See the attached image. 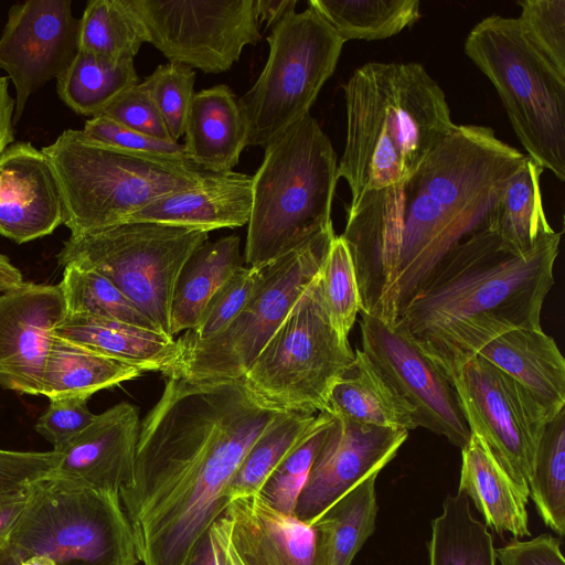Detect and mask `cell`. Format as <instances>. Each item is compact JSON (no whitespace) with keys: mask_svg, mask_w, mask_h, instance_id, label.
<instances>
[{"mask_svg":"<svg viewBox=\"0 0 565 565\" xmlns=\"http://www.w3.org/2000/svg\"><path fill=\"white\" fill-rule=\"evenodd\" d=\"M526 156L480 125H457L405 182L349 205L340 235L352 257L361 311L390 324L439 262L494 230L505 186Z\"/></svg>","mask_w":565,"mask_h":565,"instance_id":"cell-1","label":"cell"},{"mask_svg":"<svg viewBox=\"0 0 565 565\" xmlns=\"http://www.w3.org/2000/svg\"><path fill=\"white\" fill-rule=\"evenodd\" d=\"M280 412L241 379L167 377L140 422L131 476L119 497L141 565H184L228 505L243 459Z\"/></svg>","mask_w":565,"mask_h":565,"instance_id":"cell-2","label":"cell"},{"mask_svg":"<svg viewBox=\"0 0 565 565\" xmlns=\"http://www.w3.org/2000/svg\"><path fill=\"white\" fill-rule=\"evenodd\" d=\"M559 242L555 232L530 253L518 254L494 230L476 233L439 262L396 323L451 382L499 334L542 329Z\"/></svg>","mask_w":565,"mask_h":565,"instance_id":"cell-3","label":"cell"},{"mask_svg":"<svg viewBox=\"0 0 565 565\" xmlns=\"http://www.w3.org/2000/svg\"><path fill=\"white\" fill-rule=\"evenodd\" d=\"M347 135L338 178L349 205L408 180L452 130L439 84L419 63L369 62L343 86Z\"/></svg>","mask_w":565,"mask_h":565,"instance_id":"cell-4","label":"cell"},{"mask_svg":"<svg viewBox=\"0 0 565 565\" xmlns=\"http://www.w3.org/2000/svg\"><path fill=\"white\" fill-rule=\"evenodd\" d=\"M63 201V224L72 235L126 223L151 202L223 173L186 159L125 150L66 129L41 149Z\"/></svg>","mask_w":565,"mask_h":565,"instance_id":"cell-5","label":"cell"},{"mask_svg":"<svg viewBox=\"0 0 565 565\" xmlns=\"http://www.w3.org/2000/svg\"><path fill=\"white\" fill-rule=\"evenodd\" d=\"M338 179L337 153L310 114L267 145L252 177L245 263L259 268L332 227Z\"/></svg>","mask_w":565,"mask_h":565,"instance_id":"cell-6","label":"cell"},{"mask_svg":"<svg viewBox=\"0 0 565 565\" xmlns=\"http://www.w3.org/2000/svg\"><path fill=\"white\" fill-rule=\"evenodd\" d=\"M463 47L497 89L527 157L564 181L565 77L534 47L516 18H483Z\"/></svg>","mask_w":565,"mask_h":565,"instance_id":"cell-7","label":"cell"},{"mask_svg":"<svg viewBox=\"0 0 565 565\" xmlns=\"http://www.w3.org/2000/svg\"><path fill=\"white\" fill-rule=\"evenodd\" d=\"M335 234L333 226L259 267L256 287L233 321L199 340L184 332L179 354L163 373L190 382L241 379L319 275Z\"/></svg>","mask_w":565,"mask_h":565,"instance_id":"cell-8","label":"cell"},{"mask_svg":"<svg viewBox=\"0 0 565 565\" xmlns=\"http://www.w3.org/2000/svg\"><path fill=\"white\" fill-rule=\"evenodd\" d=\"M7 542L22 561L44 555L56 565L140 564L119 492L53 476L31 486Z\"/></svg>","mask_w":565,"mask_h":565,"instance_id":"cell-9","label":"cell"},{"mask_svg":"<svg viewBox=\"0 0 565 565\" xmlns=\"http://www.w3.org/2000/svg\"><path fill=\"white\" fill-rule=\"evenodd\" d=\"M209 232L157 222H126L70 235L56 254L61 267L107 277L154 324L171 337V305L179 276Z\"/></svg>","mask_w":565,"mask_h":565,"instance_id":"cell-10","label":"cell"},{"mask_svg":"<svg viewBox=\"0 0 565 565\" xmlns=\"http://www.w3.org/2000/svg\"><path fill=\"white\" fill-rule=\"evenodd\" d=\"M353 356L326 313L318 275L241 380L267 408L318 414Z\"/></svg>","mask_w":565,"mask_h":565,"instance_id":"cell-11","label":"cell"},{"mask_svg":"<svg viewBox=\"0 0 565 565\" xmlns=\"http://www.w3.org/2000/svg\"><path fill=\"white\" fill-rule=\"evenodd\" d=\"M255 84L237 99L247 146L266 147L300 120L334 73L344 42L310 7L273 26Z\"/></svg>","mask_w":565,"mask_h":565,"instance_id":"cell-12","label":"cell"},{"mask_svg":"<svg viewBox=\"0 0 565 565\" xmlns=\"http://www.w3.org/2000/svg\"><path fill=\"white\" fill-rule=\"evenodd\" d=\"M451 384L470 434L484 443L529 499L534 452L551 419L544 407L521 384L478 354L461 365Z\"/></svg>","mask_w":565,"mask_h":565,"instance_id":"cell-13","label":"cell"},{"mask_svg":"<svg viewBox=\"0 0 565 565\" xmlns=\"http://www.w3.org/2000/svg\"><path fill=\"white\" fill-rule=\"evenodd\" d=\"M169 63L223 73L260 39L255 0H129Z\"/></svg>","mask_w":565,"mask_h":565,"instance_id":"cell-14","label":"cell"},{"mask_svg":"<svg viewBox=\"0 0 565 565\" xmlns=\"http://www.w3.org/2000/svg\"><path fill=\"white\" fill-rule=\"evenodd\" d=\"M361 315V350L409 407L416 427L444 436L462 449L471 434L448 377L398 323Z\"/></svg>","mask_w":565,"mask_h":565,"instance_id":"cell-15","label":"cell"},{"mask_svg":"<svg viewBox=\"0 0 565 565\" xmlns=\"http://www.w3.org/2000/svg\"><path fill=\"white\" fill-rule=\"evenodd\" d=\"M78 28L70 0H26L10 7L0 35V68L15 92L13 124L29 98L66 71L78 52Z\"/></svg>","mask_w":565,"mask_h":565,"instance_id":"cell-16","label":"cell"},{"mask_svg":"<svg viewBox=\"0 0 565 565\" xmlns=\"http://www.w3.org/2000/svg\"><path fill=\"white\" fill-rule=\"evenodd\" d=\"M408 431L333 416L311 466L294 515L311 524L335 501L396 456Z\"/></svg>","mask_w":565,"mask_h":565,"instance_id":"cell-17","label":"cell"},{"mask_svg":"<svg viewBox=\"0 0 565 565\" xmlns=\"http://www.w3.org/2000/svg\"><path fill=\"white\" fill-rule=\"evenodd\" d=\"M60 285L22 282L0 296V386L41 395L53 329L65 318Z\"/></svg>","mask_w":565,"mask_h":565,"instance_id":"cell-18","label":"cell"},{"mask_svg":"<svg viewBox=\"0 0 565 565\" xmlns=\"http://www.w3.org/2000/svg\"><path fill=\"white\" fill-rule=\"evenodd\" d=\"M61 192L42 150L13 141L0 156V235L23 244L63 224Z\"/></svg>","mask_w":565,"mask_h":565,"instance_id":"cell-19","label":"cell"},{"mask_svg":"<svg viewBox=\"0 0 565 565\" xmlns=\"http://www.w3.org/2000/svg\"><path fill=\"white\" fill-rule=\"evenodd\" d=\"M139 430L135 405L120 402L111 406L57 450L61 459L50 476L119 492L134 469Z\"/></svg>","mask_w":565,"mask_h":565,"instance_id":"cell-20","label":"cell"},{"mask_svg":"<svg viewBox=\"0 0 565 565\" xmlns=\"http://www.w3.org/2000/svg\"><path fill=\"white\" fill-rule=\"evenodd\" d=\"M223 516L243 565H317L316 530L258 494L232 500Z\"/></svg>","mask_w":565,"mask_h":565,"instance_id":"cell-21","label":"cell"},{"mask_svg":"<svg viewBox=\"0 0 565 565\" xmlns=\"http://www.w3.org/2000/svg\"><path fill=\"white\" fill-rule=\"evenodd\" d=\"M252 202V177L232 171L162 196L132 214L127 222H157L210 233L248 224Z\"/></svg>","mask_w":565,"mask_h":565,"instance_id":"cell-22","label":"cell"},{"mask_svg":"<svg viewBox=\"0 0 565 565\" xmlns=\"http://www.w3.org/2000/svg\"><path fill=\"white\" fill-rule=\"evenodd\" d=\"M527 390L550 418L565 408V360L542 329H512L477 353Z\"/></svg>","mask_w":565,"mask_h":565,"instance_id":"cell-23","label":"cell"},{"mask_svg":"<svg viewBox=\"0 0 565 565\" xmlns=\"http://www.w3.org/2000/svg\"><path fill=\"white\" fill-rule=\"evenodd\" d=\"M183 143L198 167L230 173L247 147L246 126L237 99L224 84L195 93L188 114Z\"/></svg>","mask_w":565,"mask_h":565,"instance_id":"cell-24","label":"cell"},{"mask_svg":"<svg viewBox=\"0 0 565 565\" xmlns=\"http://www.w3.org/2000/svg\"><path fill=\"white\" fill-rule=\"evenodd\" d=\"M52 335L85 345L141 372L163 374L179 354L177 340L171 337L96 316L66 313Z\"/></svg>","mask_w":565,"mask_h":565,"instance_id":"cell-25","label":"cell"},{"mask_svg":"<svg viewBox=\"0 0 565 565\" xmlns=\"http://www.w3.org/2000/svg\"><path fill=\"white\" fill-rule=\"evenodd\" d=\"M458 492L471 499L484 524L499 535L510 533L520 539L531 534L525 508L529 499L473 434L461 449Z\"/></svg>","mask_w":565,"mask_h":565,"instance_id":"cell-26","label":"cell"},{"mask_svg":"<svg viewBox=\"0 0 565 565\" xmlns=\"http://www.w3.org/2000/svg\"><path fill=\"white\" fill-rule=\"evenodd\" d=\"M326 412L359 424L407 431L417 428L409 407L361 349L334 381Z\"/></svg>","mask_w":565,"mask_h":565,"instance_id":"cell-27","label":"cell"},{"mask_svg":"<svg viewBox=\"0 0 565 565\" xmlns=\"http://www.w3.org/2000/svg\"><path fill=\"white\" fill-rule=\"evenodd\" d=\"M141 373L128 363L52 335L41 395L50 401L67 397L88 399L96 392L136 379Z\"/></svg>","mask_w":565,"mask_h":565,"instance_id":"cell-28","label":"cell"},{"mask_svg":"<svg viewBox=\"0 0 565 565\" xmlns=\"http://www.w3.org/2000/svg\"><path fill=\"white\" fill-rule=\"evenodd\" d=\"M377 476L373 473L364 479L311 523L317 537V565H351L374 533Z\"/></svg>","mask_w":565,"mask_h":565,"instance_id":"cell-29","label":"cell"},{"mask_svg":"<svg viewBox=\"0 0 565 565\" xmlns=\"http://www.w3.org/2000/svg\"><path fill=\"white\" fill-rule=\"evenodd\" d=\"M239 266V237L205 242L184 265L171 305V335L193 330L209 300Z\"/></svg>","mask_w":565,"mask_h":565,"instance_id":"cell-30","label":"cell"},{"mask_svg":"<svg viewBox=\"0 0 565 565\" xmlns=\"http://www.w3.org/2000/svg\"><path fill=\"white\" fill-rule=\"evenodd\" d=\"M428 559L429 565L497 564L492 535L463 493L447 495L443 512L431 521Z\"/></svg>","mask_w":565,"mask_h":565,"instance_id":"cell-31","label":"cell"},{"mask_svg":"<svg viewBox=\"0 0 565 565\" xmlns=\"http://www.w3.org/2000/svg\"><path fill=\"white\" fill-rule=\"evenodd\" d=\"M544 169L527 156L509 180L497 214L494 231L507 247L527 254L554 231L543 209L541 175Z\"/></svg>","mask_w":565,"mask_h":565,"instance_id":"cell-32","label":"cell"},{"mask_svg":"<svg viewBox=\"0 0 565 565\" xmlns=\"http://www.w3.org/2000/svg\"><path fill=\"white\" fill-rule=\"evenodd\" d=\"M138 84L134 61L113 62L78 51L56 79L61 100L82 116L95 117L126 89Z\"/></svg>","mask_w":565,"mask_h":565,"instance_id":"cell-33","label":"cell"},{"mask_svg":"<svg viewBox=\"0 0 565 565\" xmlns=\"http://www.w3.org/2000/svg\"><path fill=\"white\" fill-rule=\"evenodd\" d=\"M308 6L344 43L387 39L420 18L418 0H310Z\"/></svg>","mask_w":565,"mask_h":565,"instance_id":"cell-34","label":"cell"},{"mask_svg":"<svg viewBox=\"0 0 565 565\" xmlns=\"http://www.w3.org/2000/svg\"><path fill=\"white\" fill-rule=\"evenodd\" d=\"M147 33L129 0H90L78 28V51L102 58L134 61Z\"/></svg>","mask_w":565,"mask_h":565,"instance_id":"cell-35","label":"cell"},{"mask_svg":"<svg viewBox=\"0 0 565 565\" xmlns=\"http://www.w3.org/2000/svg\"><path fill=\"white\" fill-rule=\"evenodd\" d=\"M529 491L535 509L552 531L565 533V408L543 428L533 457Z\"/></svg>","mask_w":565,"mask_h":565,"instance_id":"cell-36","label":"cell"},{"mask_svg":"<svg viewBox=\"0 0 565 565\" xmlns=\"http://www.w3.org/2000/svg\"><path fill=\"white\" fill-rule=\"evenodd\" d=\"M317 414L279 413L243 459L227 490V499L256 495L263 484L299 443Z\"/></svg>","mask_w":565,"mask_h":565,"instance_id":"cell-37","label":"cell"},{"mask_svg":"<svg viewBox=\"0 0 565 565\" xmlns=\"http://www.w3.org/2000/svg\"><path fill=\"white\" fill-rule=\"evenodd\" d=\"M63 269V278L58 285L68 315L103 317L158 331L134 302L104 275L73 265Z\"/></svg>","mask_w":565,"mask_h":565,"instance_id":"cell-38","label":"cell"},{"mask_svg":"<svg viewBox=\"0 0 565 565\" xmlns=\"http://www.w3.org/2000/svg\"><path fill=\"white\" fill-rule=\"evenodd\" d=\"M333 423V415L323 411L313 424L270 473L258 495L281 513L294 515L300 492L315 458Z\"/></svg>","mask_w":565,"mask_h":565,"instance_id":"cell-39","label":"cell"},{"mask_svg":"<svg viewBox=\"0 0 565 565\" xmlns=\"http://www.w3.org/2000/svg\"><path fill=\"white\" fill-rule=\"evenodd\" d=\"M323 308L332 327L348 338L358 313L361 297L354 265L341 236L332 239L319 274Z\"/></svg>","mask_w":565,"mask_h":565,"instance_id":"cell-40","label":"cell"},{"mask_svg":"<svg viewBox=\"0 0 565 565\" xmlns=\"http://www.w3.org/2000/svg\"><path fill=\"white\" fill-rule=\"evenodd\" d=\"M195 72L185 65H159L140 84L158 109L173 141L184 135L185 122L194 96Z\"/></svg>","mask_w":565,"mask_h":565,"instance_id":"cell-41","label":"cell"},{"mask_svg":"<svg viewBox=\"0 0 565 565\" xmlns=\"http://www.w3.org/2000/svg\"><path fill=\"white\" fill-rule=\"evenodd\" d=\"M518 19L525 36L565 77V0H522Z\"/></svg>","mask_w":565,"mask_h":565,"instance_id":"cell-42","label":"cell"},{"mask_svg":"<svg viewBox=\"0 0 565 565\" xmlns=\"http://www.w3.org/2000/svg\"><path fill=\"white\" fill-rule=\"evenodd\" d=\"M260 275V268L239 266L218 287L209 300L193 330L192 338L204 340L224 330L250 298Z\"/></svg>","mask_w":565,"mask_h":565,"instance_id":"cell-43","label":"cell"},{"mask_svg":"<svg viewBox=\"0 0 565 565\" xmlns=\"http://www.w3.org/2000/svg\"><path fill=\"white\" fill-rule=\"evenodd\" d=\"M82 130L95 140L125 150L190 160L183 143L139 132L113 120L106 115L89 118Z\"/></svg>","mask_w":565,"mask_h":565,"instance_id":"cell-44","label":"cell"},{"mask_svg":"<svg viewBox=\"0 0 565 565\" xmlns=\"http://www.w3.org/2000/svg\"><path fill=\"white\" fill-rule=\"evenodd\" d=\"M87 402V398L82 397L50 401V405L38 418L34 428L53 445V450L63 448L92 423L95 414L89 411Z\"/></svg>","mask_w":565,"mask_h":565,"instance_id":"cell-45","label":"cell"},{"mask_svg":"<svg viewBox=\"0 0 565 565\" xmlns=\"http://www.w3.org/2000/svg\"><path fill=\"white\" fill-rule=\"evenodd\" d=\"M102 115L139 132L173 141L158 109L140 83L122 92Z\"/></svg>","mask_w":565,"mask_h":565,"instance_id":"cell-46","label":"cell"},{"mask_svg":"<svg viewBox=\"0 0 565 565\" xmlns=\"http://www.w3.org/2000/svg\"><path fill=\"white\" fill-rule=\"evenodd\" d=\"M495 558L500 565H565L559 540L548 533L514 539L495 548Z\"/></svg>","mask_w":565,"mask_h":565,"instance_id":"cell-47","label":"cell"},{"mask_svg":"<svg viewBox=\"0 0 565 565\" xmlns=\"http://www.w3.org/2000/svg\"><path fill=\"white\" fill-rule=\"evenodd\" d=\"M31 486L0 493V544L7 541L14 524L28 505Z\"/></svg>","mask_w":565,"mask_h":565,"instance_id":"cell-48","label":"cell"},{"mask_svg":"<svg viewBox=\"0 0 565 565\" xmlns=\"http://www.w3.org/2000/svg\"><path fill=\"white\" fill-rule=\"evenodd\" d=\"M14 98L9 93V79L0 76V156L14 141Z\"/></svg>","mask_w":565,"mask_h":565,"instance_id":"cell-49","label":"cell"},{"mask_svg":"<svg viewBox=\"0 0 565 565\" xmlns=\"http://www.w3.org/2000/svg\"><path fill=\"white\" fill-rule=\"evenodd\" d=\"M296 0H255V12L258 23L266 28L277 24L286 14L295 11Z\"/></svg>","mask_w":565,"mask_h":565,"instance_id":"cell-50","label":"cell"},{"mask_svg":"<svg viewBox=\"0 0 565 565\" xmlns=\"http://www.w3.org/2000/svg\"><path fill=\"white\" fill-rule=\"evenodd\" d=\"M184 565H221L218 548L211 527L196 544Z\"/></svg>","mask_w":565,"mask_h":565,"instance_id":"cell-51","label":"cell"},{"mask_svg":"<svg viewBox=\"0 0 565 565\" xmlns=\"http://www.w3.org/2000/svg\"><path fill=\"white\" fill-rule=\"evenodd\" d=\"M211 530H212L213 534L216 536V539L218 540V542L221 543V545L226 554V557L230 562V565H243L242 562L236 556V554L230 543L228 534H227V526H226V522H225L223 514L211 525Z\"/></svg>","mask_w":565,"mask_h":565,"instance_id":"cell-52","label":"cell"},{"mask_svg":"<svg viewBox=\"0 0 565 565\" xmlns=\"http://www.w3.org/2000/svg\"><path fill=\"white\" fill-rule=\"evenodd\" d=\"M21 563L20 555L7 541L0 544V565H21Z\"/></svg>","mask_w":565,"mask_h":565,"instance_id":"cell-53","label":"cell"},{"mask_svg":"<svg viewBox=\"0 0 565 565\" xmlns=\"http://www.w3.org/2000/svg\"><path fill=\"white\" fill-rule=\"evenodd\" d=\"M21 565H56L52 558L44 555H33L24 561H22Z\"/></svg>","mask_w":565,"mask_h":565,"instance_id":"cell-54","label":"cell"},{"mask_svg":"<svg viewBox=\"0 0 565 565\" xmlns=\"http://www.w3.org/2000/svg\"><path fill=\"white\" fill-rule=\"evenodd\" d=\"M212 532V530H211ZM213 534V532H212ZM214 539H215V542H216V545H217V548H218V555H220V562H221V565H230V562L226 557V554L221 545V543L218 542V540L216 539V536L213 534Z\"/></svg>","mask_w":565,"mask_h":565,"instance_id":"cell-55","label":"cell"}]
</instances>
